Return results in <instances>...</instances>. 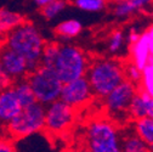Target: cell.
Here are the masks:
<instances>
[{
    "mask_svg": "<svg viewBox=\"0 0 153 152\" xmlns=\"http://www.w3.org/2000/svg\"><path fill=\"white\" fill-rule=\"evenodd\" d=\"M4 44L23 56L29 72L40 66L45 42L33 23L23 21L4 38Z\"/></svg>",
    "mask_w": 153,
    "mask_h": 152,
    "instance_id": "obj_1",
    "label": "cell"
},
{
    "mask_svg": "<svg viewBox=\"0 0 153 152\" xmlns=\"http://www.w3.org/2000/svg\"><path fill=\"white\" fill-rule=\"evenodd\" d=\"M86 79L92 94L97 98H105L124 79V65L113 60H100L94 62L86 69Z\"/></svg>",
    "mask_w": 153,
    "mask_h": 152,
    "instance_id": "obj_2",
    "label": "cell"
},
{
    "mask_svg": "<svg viewBox=\"0 0 153 152\" xmlns=\"http://www.w3.org/2000/svg\"><path fill=\"white\" fill-rule=\"evenodd\" d=\"M86 146L90 152H122L120 135L112 121L94 119L86 128Z\"/></svg>",
    "mask_w": 153,
    "mask_h": 152,
    "instance_id": "obj_3",
    "label": "cell"
},
{
    "mask_svg": "<svg viewBox=\"0 0 153 152\" xmlns=\"http://www.w3.org/2000/svg\"><path fill=\"white\" fill-rule=\"evenodd\" d=\"M45 106L34 102L23 107L18 115L5 124V133L10 139H23L44 129Z\"/></svg>",
    "mask_w": 153,
    "mask_h": 152,
    "instance_id": "obj_4",
    "label": "cell"
},
{
    "mask_svg": "<svg viewBox=\"0 0 153 152\" xmlns=\"http://www.w3.org/2000/svg\"><path fill=\"white\" fill-rule=\"evenodd\" d=\"M27 80L36 101L44 106L60 99L63 83L52 67L40 65L38 68L28 73Z\"/></svg>",
    "mask_w": 153,
    "mask_h": 152,
    "instance_id": "obj_5",
    "label": "cell"
},
{
    "mask_svg": "<svg viewBox=\"0 0 153 152\" xmlns=\"http://www.w3.org/2000/svg\"><path fill=\"white\" fill-rule=\"evenodd\" d=\"M52 68L65 84L84 77L88 69V60L85 54L79 48L60 44Z\"/></svg>",
    "mask_w": 153,
    "mask_h": 152,
    "instance_id": "obj_6",
    "label": "cell"
},
{
    "mask_svg": "<svg viewBox=\"0 0 153 152\" xmlns=\"http://www.w3.org/2000/svg\"><path fill=\"white\" fill-rule=\"evenodd\" d=\"M45 107L44 129L52 136L62 135L71 128L75 118V108L62 100H56Z\"/></svg>",
    "mask_w": 153,
    "mask_h": 152,
    "instance_id": "obj_7",
    "label": "cell"
},
{
    "mask_svg": "<svg viewBox=\"0 0 153 152\" xmlns=\"http://www.w3.org/2000/svg\"><path fill=\"white\" fill-rule=\"evenodd\" d=\"M136 90L137 88L135 84L128 79H124L105 96L106 110L114 119H118L119 117L122 118L124 115L129 116V106L134 95L136 94Z\"/></svg>",
    "mask_w": 153,
    "mask_h": 152,
    "instance_id": "obj_8",
    "label": "cell"
},
{
    "mask_svg": "<svg viewBox=\"0 0 153 152\" xmlns=\"http://www.w3.org/2000/svg\"><path fill=\"white\" fill-rule=\"evenodd\" d=\"M91 86L86 79V77H80L72 82L65 83L62 85V90L60 94V100L72 106L73 108L84 106L92 96Z\"/></svg>",
    "mask_w": 153,
    "mask_h": 152,
    "instance_id": "obj_9",
    "label": "cell"
},
{
    "mask_svg": "<svg viewBox=\"0 0 153 152\" xmlns=\"http://www.w3.org/2000/svg\"><path fill=\"white\" fill-rule=\"evenodd\" d=\"M0 63L12 80H20L26 78L29 71L23 56L17 54L5 44L0 46Z\"/></svg>",
    "mask_w": 153,
    "mask_h": 152,
    "instance_id": "obj_10",
    "label": "cell"
},
{
    "mask_svg": "<svg viewBox=\"0 0 153 152\" xmlns=\"http://www.w3.org/2000/svg\"><path fill=\"white\" fill-rule=\"evenodd\" d=\"M22 108L23 107L18 101L12 85L0 90V123L5 125L15 118Z\"/></svg>",
    "mask_w": 153,
    "mask_h": 152,
    "instance_id": "obj_11",
    "label": "cell"
},
{
    "mask_svg": "<svg viewBox=\"0 0 153 152\" xmlns=\"http://www.w3.org/2000/svg\"><path fill=\"white\" fill-rule=\"evenodd\" d=\"M130 54H131V62L140 71H142L147 65L148 57H149L148 37L146 32L141 33L139 39L130 45Z\"/></svg>",
    "mask_w": 153,
    "mask_h": 152,
    "instance_id": "obj_12",
    "label": "cell"
},
{
    "mask_svg": "<svg viewBox=\"0 0 153 152\" xmlns=\"http://www.w3.org/2000/svg\"><path fill=\"white\" fill-rule=\"evenodd\" d=\"M149 100H151L149 95L145 90L137 88L136 94L134 95V98L130 102V106H129V116L134 119L146 117L147 116V106H148Z\"/></svg>",
    "mask_w": 153,
    "mask_h": 152,
    "instance_id": "obj_13",
    "label": "cell"
},
{
    "mask_svg": "<svg viewBox=\"0 0 153 152\" xmlns=\"http://www.w3.org/2000/svg\"><path fill=\"white\" fill-rule=\"evenodd\" d=\"M25 21L22 15L10 11L7 9H0V39L4 38L17 26Z\"/></svg>",
    "mask_w": 153,
    "mask_h": 152,
    "instance_id": "obj_14",
    "label": "cell"
},
{
    "mask_svg": "<svg viewBox=\"0 0 153 152\" xmlns=\"http://www.w3.org/2000/svg\"><path fill=\"white\" fill-rule=\"evenodd\" d=\"M135 133L153 151V118L146 116V117L135 119Z\"/></svg>",
    "mask_w": 153,
    "mask_h": 152,
    "instance_id": "obj_15",
    "label": "cell"
},
{
    "mask_svg": "<svg viewBox=\"0 0 153 152\" xmlns=\"http://www.w3.org/2000/svg\"><path fill=\"white\" fill-rule=\"evenodd\" d=\"M13 91L16 94V96L20 101V104L22 105V107H27L34 102H36V99L33 94V90L27 80V78L17 80V83L12 84Z\"/></svg>",
    "mask_w": 153,
    "mask_h": 152,
    "instance_id": "obj_16",
    "label": "cell"
},
{
    "mask_svg": "<svg viewBox=\"0 0 153 152\" xmlns=\"http://www.w3.org/2000/svg\"><path fill=\"white\" fill-rule=\"evenodd\" d=\"M122 152H152V150L136 135V133H130L120 138Z\"/></svg>",
    "mask_w": 153,
    "mask_h": 152,
    "instance_id": "obj_17",
    "label": "cell"
},
{
    "mask_svg": "<svg viewBox=\"0 0 153 152\" xmlns=\"http://www.w3.org/2000/svg\"><path fill=\"white\" fill-rule=\"evenodd\" d=\"M82 31V23L78 20H68L61 22L55 28L56 35H59L62 39H71L76 37Z\"/></svg>",
    "mask_w": 153,
    "mask_h": 152,
    "instance_id": "obj_18",
    "label": "cell"
},
{
    "mask_svg": "<svg viewBox=\"0 0 153 152\" xmlns=\"http://www.w3.org/2000/svg\"><path fill=\"white\" fill-rule=\"evenodd\" d=\"M151 1L152 0H126V1L117 4L116 9H114V15L118 17H125L130 15L132 11L149 4Z\"/></svg>",
    "mask_w": 153,
    "mask_h": 152,
    "instance_id": "obj_19",
    "label": "cell"
},
{
    "mask_svg": "<svg viewBox=\"0 0 153 152\" xmlns=\"http://www.w3.org/2000/svg\"><path fill=\"white\" fill-rule=\"evenodd\" d=\"M60 49V44L57 43H45L43 52H42V59H40V65L43 66H48V67H52L55 59L57 56Z\"/></svg>",
    "mask_w": 153,
    "mask_h": 152,
    "instance_id": "obj_20",
    "label": "cell"
},
{
    "mask_svg": "<svg viewBox=\"0 0 153 152\" xmlns=\"http://www.w3.org/2000/svg\"><path fill=\"white\" fill-rule=\"evenodd\" d=\"M66 6H67V3L65 0H53L52 3L42 7V15L45 18H48V20H51V18H55L61 11H63Z\"/></svg>",
    "mask_w": 153,
    "mask_h": 152,
    "instance_id": "obj_21",
    "label": "cell"
},
{
    "mask_svg": "<svg viewBox=\"0 0 153 152\" xmlns=\"http://www.w3.org/2000/svg\"><path fill=\"white\" fill-rule=\"evenodd\" d=\"M124 75L125 79L128 78V80H130L131 83L139 85L142 79V71H140L132 62H129L124 65Z\"/></svg>",
    "mask_w": 153,
    "mask_h": 152,
    "instance_id": "obj_22",
    "label": "cell"
},
{
    "mask_svg": "<svg viewBox=\"0 0 153 152\" xmlns=\"http://www.w3.org/2000/svg\"><path fill=\"white\" fill-rule=\"evenodd\" d=\"M74 4L84 11H100L105 7L106 0H74Z\"/></svg>",
    "mask_w": 153,
    "mask_h": 152,
    "instance_id": "obj_23",
    "label": "cell"
},
{
    "mask_svg": "<svg viewBox=\"0 0 153 152\" xmlns=\"http://www.w3.org/2000/svg\"><path fill=\"white\" fill-rule=\"evenodd\" d=\"M123 43H124V35L120 31H116V32H113L112 37H111V39H109V51L112 54L114 52H117L122 46H123Z\"/></svg>",
    "mask_w": 153,
    "mask_h": 152,
    "instance_id": "obj_24",
    "label": "cell"
},
{
    "mask_svg": "<svg viewBox=\"0 0 153 152\" xmlns=\"http://www.w3.org/2000/svg\"><path fill=\"white\" fill-rule=\"evenodd\" d=\"M12 84H13V80L11 79L10 75L5 72V69L1 66V63H0V90L6 89V88L11 86Z\"/></svg>",
    "mask_w": 153,
    "mask_h": 152,
    "instance_id": "obj_25",
    "label": "cell"
},
{
    "mask_svg": "<svg viewBox=\"0 0 153 152\" xmlns=\"http://www.w3.org/2000/svg\"><path fill=\"white\" fill-rule=\"evenodd\" d=\"M0 152H16V148L10 138H0Z\"/></svg>",
    "mask_w": 153,
    "mask_h": 152,
    "instance_id": "obj_26",
    "label": "cell"
},
{
    "mask_svg": "<svg viewBox=\"0 0 153 152\" xmlns=\"http://www.w3.org/2000/svg\"><path fill=\"white\" fill-rule=\"evenodd\" d=\"M147 37H148V48H149V55L153 56V26H151L147 31Z\"/></svg>",
    "mask_w": 153,
    "mask_h": 152,
    "instance_id": "obj_27",
    "label": "cell"
},
{
    "mask_svg": "<svg viewBox=\"0 0 153 152\" xmlns=\"http://www.w3.org/2000/svg\"><path fill=\"white\" fill-rule=\"evenodd\" d=\"M140 89L145 90L151 98H153V83H148V84H140L139 85Z\"/></svg>",
    "mask_w": 153,
    "mask_h": 152,
    "instance_id": "obj_28",
    "label": "cell"
},
{
    "mask_svg": "<svg viewBox=\"0 0 153 152\" xmlns=\"http://www.w3.org/2000/svg\"><path fill=\"white\" fill-rule=\"evenodd\" d=\"M140 34H141V33H137V32H136V29H131V32H130V35H129V44L131 45V44H134V43H135V42L139 39Z\"/></svg>",
    "mask_w": 153,
    "mask_h": 152,
    "instance_id": "obj_29",
    "label": "cell"
},
{
    "mask_svg": "<svg viewBox=\"0 0 153 152\" xmlns=\"http://www.w3.org/2000/svg\"><path fill=\"white\" fill-rule=\"evenodd\" d=\"M147 117L153 118V98H151V100L148 101V106H147Z\"/></svg>",
    "mask_w": 153,
    "mask_h": 152,
    "instance_id": "obj_30",
    "label": "cell"
},
{
    "mask_svg": "<svg viewBox=\"0 0 153 152\" xmlns=\"http://www.w3.org/2000/svg\"><path fill=\"white\" fill-rule=\"evenodd\" d=\"M33 1H34V4H36L39 7H44L45 5H48V4L52 3L53 0H33Z\"/></svg>",
    "mask_w": 153,
    "mask_h": 152,
    "instance_id": "obj_31",
    "label": "cell"
},
{
    "mask_svg": "<svg viewBox=\"0 0 153 152\" xmlns=\"http://www.w3.org/2000/svg\"><path fill=\"white\" fill-rule=\"evenodd\" d=\"M66 152H90L88 148H80V150H68Z\"/></svg>",
    "mask_w": 153,
    "mask_h": 152,
    "instance_id": "obj_32",
    "label": "cell"
},
{
    "mask_svg": "<svg viewBox=\"0 0 153 152\" xmlns=\"http://www.w3.org/2000/svg\"><path fill=\"white\" fill-rule=\"evenodd\" d=\"M3 134H4V130H3V124L0 123V138L3 136Z\"/></svg>",
    "mask_w": 153,
    "mask_h": 152,
    "instance_id": "obj_33",
    "label": "cell"
},
{
    "mask_svg": "<svg viewBox=\"0 0 153 152\" xmlns=\"http://www.w3.org/2000/svg\"><path fill=\"white\" fill-rule=\"evenodd\" d=\"M114 3H117V4H119V3H123V1H126V0H113Z\"/></svg>",
    "mask_w": 153,
    "mask_h": 152,
    "instance_id": "obj_34",
    "label": "cell"
}]
</instances>
